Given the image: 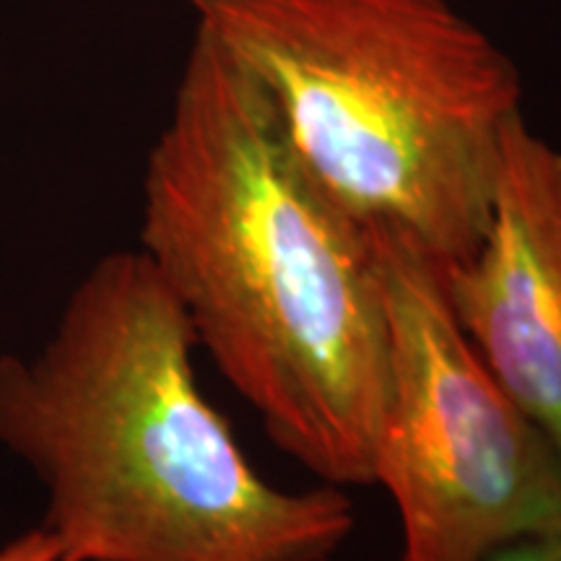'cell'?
<instances>
[{
	"mask_svg": "<svg viewBox=\"0 0 561 561\" xmlns=\"http://www.w3.org/2000/svg\"><path fill=\"white\" fill-rule=\"evenodd\" d=\"M486 561H561V525L536 536L517 538L491 553Z\"/></svg>",
	"mask_w": 561,
	"mask_h": 561,
	"instance_id": "8992f818",
	"label": "cell"
},
{
	"mask_svg": "<svg viewBox=\"0 0 561 561\" xmlns=\"http://www.w3.org/2000/svg\"><path fill=\"white\" fill-rule=\"evenodd\" d=\"M390 335V392L371 486L401 523L398 561H486L561 525V458L455 320L442 265L369 229Z\"/></svg>",
	"mask_w": 561,
	"mask_h": 561,
	"instance_id": "277c9868",
	"label": "cell"
},
{
	"mask_svg": "<svg viewBox=\"0 0 561 561\" xmlns=\"http://www.w3.org/2000/svg\"><path fill=\"white\" fill-rule=\"evenodd\" d=\"M442 284L491 377L561 458V149L525 117L504 138L481 248Z\"/></svg>",
	"mask_w": 561,
	"mask_h": 561,
	"instance_id": "5b68a950",
	"label": "cell"
},
{
	"mask_svg": "<svg viewBox=\"0 0 561 561\" xmlns=\"http://www.w3.org/2000/svg\"><path fill=\"white\" fill-rule=\"evenodd\" d=\"M0 561H62L58 546L45 528H32L0 546Z\"/></svg>",
	"mask_w": 561,
	"mask_h": 561,
	"instance_id": "52a82bcc",
	"label": "cell"
},
{
	"mask_svg": "<svg viewBox=\"0 0 561 561\" xmlns=\"http://www.w3.org/2000/svg\"><path fill=\"white\" fill-rule=\"evenodd\" d=\"M140 252L273 445L328 486H371L390 392L371 231L198 30L146 159Z\"/></svg>",
	"mask_w": 561,
	"mask_h": 561,
	"instance_id": "6da1fadb",
	"label": "cell"
},
{
	"mask_svg": "<svg viewBox=\"0 0 561 561\" xmlns=\"http://www.w3.org/2000/svg\"><path fill=\"white\" fill-rule=\"evenodd\" d=\"M193 328L140 250L102 255L30 356H0V445L47 491L62 561H328L339 486H273L195 375Z\"/></svg>",
	"mask_w": 561,
	"mask_h": 561,
	"instance_id": "7a4b0ae2",
	"label": "cell"
},
{
	"mask_svg": "<svg viewBox=\"0 0 561 561\" xmlns=\"http://www.w3.org/2000/svg\"><path fill=\"white\" fill-rule=\"evenodd\" d=\"M261 83L301 164L367 229L442 268L486 234L515 62L450 0H187Z\"/></svg>",
	"mask_w": 561,
	"mask_h": 561,
	"instance_id": "3957f363",
	"label": "cell"
}]
</instances>
